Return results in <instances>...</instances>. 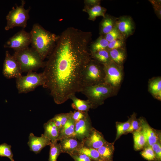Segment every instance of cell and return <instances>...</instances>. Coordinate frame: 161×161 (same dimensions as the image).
I'll use <instances>...</instances> for the list:
<instances>
[{
  "label": "cell",
  "instance_id": "7a4b0ae2",
  "mask_svg": "<svg viewBox=\"0 0 161 161\" xmlns=\"http://www.w3.org/2000/svg\"><path fill=\"white\" fill-rule=\"evenodd\" d=\"M30 33L31 47L44 61L52 51L59 35L46 30L38 23L34 24Z\"/></svg>",
  "mask_w": 161,
  "mask_h": 161
},
{
  "label": "cell",
  "instance_id": "f35d334b",
  "mask_svg": "<svg viewBox=\"0 0 161 161\" xmlns=\"http://www.w3.org/2000/svg\"><path fill=\"white\" fill-rule=\"evenodd\" d=\"M70 156L75 161H93L86 155L77 152Z\"/></svg>",
  "mask_w": 161,
  "mask_h": 161
},
{
  "label": "cell",
  "instance_id": "4316f807",
  "mask_svg": "<svg viewBox=\"0 0 161 161\" xmlns=\"http://www.w3.org/2000/svg\"><path fill=\"white\" fill-rule=\"evenodd\" d=\"M109 42L104 38L100 36L91 45L89 50L90 53L101 50L107 49Z\"/></svg>",
  "mask_w": 161,
  "mask_h": 161
},
{
  "label": "cell",
  "instance_id": "6da1fadb",
  "mask_svg": "<svg viewBox=\"0 0 161 161\" xmlns=\"http://www.w3.org/2000/svg\"><path fill=\"white\" fill-rule=\"evenodd\" d=\"M92 35L90 32L68 27L59 35L48 56L42 72L43 87L49 90L57 104L80 92L83 71L92 59L89 45Z\"/></svg>",
  "mask_w": 161,
  "mask_h": 161
},
{
  "label": "cell",
  "instance_id": "e575fe53",
  "mask_svg": "<svg viewBox=\"0 0 161 161\" xmlns=\"http://www.w3.org/2000/svg\"><path fill=\"white\" fill-rule=\"evenodd\" d=\"M151 148L155 155L156 160L157 161H161V140L153 145Z\"/></svg>",
  "mask_w": 161,
  "mask_h": 161
},
{
  "label": "cell",
  "instance_id": "d4e9b609",
  "mask_svg": "<svg viewBox=\"0 0 161 161\" xmlns=\"http://www.w3.org/2000/svg\"><path fill=\"white\" fill-rule=\"evenodd\" d=\"M108 51L111 61L118 65L122 66L126 57L123 48L113 49Z\"/></svg>",
  "mask_w": 161,
  "mask_h": 161
},
{
  "label": "cell",
  "instance_id": "d590c367",
  "mask_svg": "<svg viewBox=\"0 0 161 161\" xmlns=\"http://www.w3.org/2000/svg\"><path fill=\"white\" fill-rule=\"evenodd\" d=\"M124 41L123 39H117L109 42L107 47V49L122 48L124 45Z\"/></svg>",
  "mask_w": 161,
  "mask_h": 161
},
{
  "label": "cell",
  "instance_id": "8d00e7d4",
  "mask_svg": "<svg viewBox=\"0 0 161 161\" xmlns=\"http://www.w3.org/2000/svg\"><path fill=\"white\" fill-rule=\"evenodd\" d=\"M89 116L88 112L75 110L72 112V117L76 123Z\"/></svg>",
  "mask_w": 161,
  "mask_h": 161
},
{
  "label": "cell",
  "instance_id": "5b68a950",
  "mask_svg": "<svg viewBox=\"0 0 161 161\" xmlns=\"http://www.w3.org/2000/svg\"><path fill=\"white\" fill-rule=\"evenodd\" d=\"M105 78L103 65L92 58L82 73V89L105 82Z\"/></svg>",
  "mask_w": 161,
  "mask_h": 161
},
{
  "label": "cell",
  "instance_id": "d6a6232c",
  "mask_svg": "<svg viewBox=\"0 0 161 161\" xmlns=\"http://www.w3.org/2000/svg\"><path fill=\"white\" fill-rule=\"evenodd\" d=\"M141 156L148 161L156 160L155 155L151 146H147L140 153Z\"/></svg>",
  "mask_w": 161,
  "mask_h": 161
},
{
  "label": "cell",
  "instance_id": "277c9868",
  "mask_svg": "<svg viewBox=\"0 0 161 161\" xmlns=\"http://www.w3.org/2000/svg\"><path fill=\"white\" fill-rule=\"evenodd\" d=\"M19 63L22 72H29L44 67L46 62L31 47L15 52L13 55Z\"/></svg>",
  "mask_w": 161,
  "mask_h": 161
},
{
  "label": "cell",
  "instance_id": "4dcf8cb0",
  "mask_svg": "<svg viewBox=\"0 0 161 161\" xmlns=\"http://www.w3.org/2000/svg\"><path fill=\"white\" fill-rule=\"evenodd\" d=\"M11 146L4 143L0 145V156L8 158L11 161H14L13 154L11 149Z\"/></svg>",
  "mask_w": 161,
  "mask_h": 161
},
{
  "label": "cell",
  "instance_id": "44dd1931",
  "mask_svg": "<svg viewBox=\"0 0 161 161\" xmlns=\"http://www.w3.org/2000/svg\"><path fill=\"white\" fill-rule=\"evenodd\" d=\"M116 20L112 16L106 14L100 24V35H105L111 31L115 26Z\"/></svg>",
  "mask_w": 161,
  "mask_h": 161
},
{
  "label": "cell",
  "instance_id": "7c38bea8",
  "mask_svg": "<svg viewBox=\"0 0 161 161\" xmlns=\"http://www.w3.org/2000/svg\"><path fill=\"white\" fill-rule=\"evenodd\" d=\"M106 141L102 134L93 127L88 136L82 141L83 146L96 149L101 147Z\"/></svg>",
  "mask_w": 161,
  "mask_h": 161
},
{
  "label": "cell",
  "instance_id": "b9f144b4",
  "mask_svg": "<svg viewBox=\"0 0 161 161\" xmlns=\"http://www.w3.org/2000/svg\"><path fill=\"white\" fill-rule=\"evenodd\" d=\"M52 119L53 120L55 124L58 127L60 131L63 127L61 122L58 119L54 117Z\"/></svg>",
  "mask_w": 161,
  "mask_h": 161
},
{
  "label": "cell",
  "instance_id": "ab89813d",
  "mask_svg": "<svg viewBox=\"0 0 161 161\" xmlns=\"http://www.w3.org/2000/svg\"><path fill=\"white\" fill-rule=\"evenodd\" d=\"M152 4L153 6L155 12L157 16L161 18V4L160 1H151Z\"/></svg>",
  "mask_w": 161,
  "mask_h": 161
},
{
  "label": "cell",
  "instance_id": "9a60e30c",
  "mask_svg": "<svg viewBox=\"0 0 161 161\" xmlns=\"http://www.w3.org/2000/svg\"><path fill=\"white\" fill-rule=\"evenodd\" d=\"M60 141L62 153H66L70 155L77 152L83 146V142L75 137L63 139Z\"/></svg>",
  "mask_w": 161,
  "mask_h": 161
},
{
  "label": "cell",
  "instance_id": "ba28073f",
  "mask_svg": "<svg viewBox=\"0 0 161 161\" xmlns=\"http://www.w3.org/2000/svg\"><path fill=\"white\" fill-rule=\"evenodd\" d=\"M103 66L105 73V82L117 88L123 78L122 66L118 65L112 61Z\"/></svg>",
  "mask_w": 161,
  "mask_h": 161
},
{
  "label": "cell",
  "instance_id": "9c48e42d",
  "mask_svg": "<svg viewBox=\"0 0 161 161\" xmlns=\"http://www.w3.org/2000/svg\"><path fill=\"white\" fill-rule=\"evenodd\" d=\"M31 40L30 32L22 29L10 38L4 46V48L12 49L15 52L18 51L28 47Z\"/></svg>",
  "mask_w": 161,
  "mask_h": 161
},
{
  "label": "cell",
  "instance_id": "603a6c76",
  "mask_svg": "<svg viewBox=\"0 0 161 161\" xmlns=\"http://www.w3.org/2000/svg\"><path fill=\"white\" fill-rule=\"evenodd\" d=\"M106 9L100 5L93 6L89 8H84L83 11L87 13L88 19L94 21L97 17L102 16L104 17L106 15Z\"/></svg>",
  "mask_w": 161,
  "mask_h": 161
},
{
  "label": "cell",
  "instance_id": "7402d4cb",
  "mask_svg": "<svg viewBox=\"0 0 161 161\" xmlns=\"http://www.w3.org/2000/svg\"><path fill=\"white\" fill-rule=\"evenodd\" d=\"M69 99L72 101L71 106L75 110L88 112L90 109L91 105L88 100H84L77 98L75 95L70 96Z\"/></svg>",
  "mask_w": 161,
  "mask_h": 161
},
{
  "label": "cell",
  "instance_id": "1f68e13d",
  "mask_svg": "<svg viewBox=\"0 0 161 161\" xmlns=\"http://www.w3.org/2000/svg\"><path fill=\"white\" fill-rule=\"evenodd\" d=\"M109 42L117 39H124V38L116 26L109 32L103 36Z\"/></svg>",
  "mask_w": 161,
  "mask_h": 161
},
{
  "label": "cell",
  "instance_id": "484cf974",
  "mask_svg": "<svg viewBox=\"0 0 161 161\" xmlns=\"http://www.w3.org/2000/svg\"><path fill=\"white\" fill-rule=\"evenodd\" d=\"M90 54L92 58L103 65L112 61L107 49L99 51Z\"/></svg>",
  "mask_w": 161,
  "mask_h": 161
},
{
  "label": "cell",
  "instance_id": "2e32d148",
  "mask_svg": "<svg viewBox=\"0 0 161 161\" xmlns=\"http://www.w3.org/2000/svg\"><path fill=\"white\" fill-rule=\"evenodd\" d=\"M29 139L27 144L30 150L36 154L40 153L46 146L49 145L51 142L43 134L41 137H38L32 133L30 134Z\"/></svg>",
  "mask_w": 161,
  "mask_h": 161
},
{
  "label": "cell",
  "instance_id": "ffe728a7",
  "mask_svg": "<svg viewBox=\"0 0 161 161\" xmlns=\"http://www.w3.org/2000/svg\"><path fill=\"white\" fill-rule=\"evenodd\" d=\"M148 91L155 98L161 100V78L156 77L150 79L148 84Z\"/></svg>",
  "mask_w": 161,
  "mask_h": 161
},
{
  "label": "cell",
  "instance_id": "d6986e66",
  "mask_svg": "<svg viewBox=\"0 0 161 161\" xmlns=\"http://www.w3.org/2000/svg\"><path fill=\"white\" fill-rule=\"evenodd\" d=\"M75 123L71 116L63 126L60 132L58 141L65 138L75 137Z\"/></svg>",
  "mask_w": 161,
  "mask_h": 161
},
{
  "label": "cell",
  "instance_id": "60d3db41",
  "mask_svg": "<svg viewBox=\"0 0 161 161\" xmlns=\"http://www.w3.org/2000/svg\"><path fill=\"white\" fill-rule=\"evenodd\" d=\"M100 1L98 0H86L84 2V8H89L94 6L100 5Z\"/></svg>",
  "mask_w": 161,
  "mask_h": 161
},
{
  "label": "cell",
  "instance_id": "cb8c5ba5",
  "mask_svg": "<svg viewBox=\"0 0 161 161\" xmlns=\"http://www.w3.org/2000/svg\"><path fill=\"white\" fill-rule=\"evenodd\" d=\"M134 148L136 151H139L143 149L146 146V141L140 128L132 132Z\"/></svg>",
  "mask_w": 161,
  "mask_h": 161
},
{
  "label": "cell",
  "instance_id": "5bb4252c",
  "mask_svg": "<svg viewBox=\"0 0 161 161\" xmlns=\"http://www.w3.org/2000/svg\"><path fill=\"white\" fill-rule=\"evenodd\" d=\"M93 127L89 116L75 123V137L82 141L89 135Z\"/></svg>",
  "mask_w": 161,
  "mask_h": 161
},
{
  "label": "cell",
  "instance_id": "ac0fdd59",
  "mask_svg": "<svg viewBox=\"0 0 161 161\" xmlns=\"http://www.w3.org/2000/svg\"><path fill=\"white\" fill-rule=\"evenodd\" d=\"M100 154L101 161H113L114 148L113 143L107 141L97 149Z\"/></svg>",
  "mask_w": 161,
  "mask_h": 161
},
{
  "label": "cell",
  "instance_id": "8fae6325",
  "mask_svg": "<svg viewBox=\"0 0 161 161\" xmlns=\"http://www.w3.org/2000/svg\"><path fill=\"white\" fill-rule=\"evenodd\" d=\"M140 128L146 141L147 146H151L161 140V135L155 130L151 128L143 118L138 119Z\"/></svg>",
  "mask_w": 161,
  "mask_h": 161
},
{
  "label": "cell",
  "instance_id": "836d02e7",
  "mask_svg": "<svg viewBox=\"0 0 161 161\" xmlns=\"http://www.w3.org/2000/svg\"><path fill=\"white\" fill-rule=\"evenodd\" d=\"M131 120L129 127L126 134L132 133L138 130L140 128V122L138 119H136L135 114H133L131 116Z\"/></svg>",
  "mask_w": 161,
  "mask_h": 161
},
{
  "label": "cell",
  "instance_id": "74e56055",
  "mask_svg": "<svg viewBox=\"0 0 161 161\" xmlns=\"http://www.w3.org/2000/svg\"><path fill=\"white\" fill-rule=\"evenodd\" d=\"M72 112L71 111L69 113L58 114L55 116L54 117L60 121L63 127L72 116Z\"/></svg>",
  "mask_w": 161,
  "mask_h": 161
},
{
  "label": "cell",
  "instance_id": "3957f363",
  "mask_svg": "<svg viewBox=\"0 0 161 161\" xmlns=\"http://www.w3.org/2000/svg\"><path fill=\"white\" fill-rule=\"evenodd\" d=\"M117 90V88L104 82L83 87L80 92L87 97L91 109H95L103 104L106 99L116 94Z\"/></svg>",
  "mask_w": 161,
  "mask_h": 161
},
{
  "label": "cell",
  "instance_id": "f1b7e54d",
  "mask_svg": "<svg viewBox=\"0 0 161 161\" xmlns=\"http://www.w3.org/2000/svg\"><path fill=\"white\" fill-rule=\"evenodd\" d=\"M49 145L50 149L49 161H57L58 157L62 153L60 144L57 141H51Z\"/></svg>",
  "mask_w": 161,
  "mask_h": 161
},
{
  "label": "cell",
  "instance_id": "f546056e",
  "mask_svg": "<svg viewBox=\"0 0 161 161\" xmlns=\"http://www.w3.org/2000/svg\"><path fill=\"white\" fill-rule=\"evenodd\" d=\"M131 118L124 122H117L116 123V135L115 141L118 139L123 134H126L129 129Z\"/></svg>",
  "mask_w": 161,
  "mask_h": 161
},
{
  "label": "cell",
  "instance_id": "e0dca14e",
  "mask_svg": "<svg viewBox=\"0 0 161 161\" xmlns=\"http://www.w3.org/2000/svg\"><path fill=\"white\" fill-rule=\"evenodd\" d=\"M44 136L51 142L58 141L60 131L51 119L44 125Z\"/></svg>",
  "mask_w": 161,
  "mask_h": 161
},
{
  "label": "cell",
  "instance_id": "83f0119b",
  "mask_svg": "<svg viewBox=\"0 0 161 161\" xmlns=\"http://www.w3.org/2000/svg\"><path fill=\"white\" fill-rule=\"evenodd\" d=\"M77 152L86 155L93 161H101L97 149L83 146Z\"/></svg>",
  "mask_w": 161,
  "mask_h": 161
},
{
  "label": "cell",
  "instance_id": "30bf717a",
  "mask_svg": "<svg viewBox=\"0 0 161 161\" xmlns=\"http://www.w3.org/2000/svg\"><path fill=\"white\" fill-rule=\"evenodd\" d=\"M22 72L20 65L14 56L6 51L2 70L4 76L8 79L16 78L22 75Z\"/></svg>",
  "mask_w": 161,
  "mask_h": 161
},
{
  "label": "cell",
  "instance_id": "4fadbf2b",
  "mask_svg": "<svg viewBox=\"0 0 161 161\" xmlns=\"http://www.w3.org/2000/svg\"><path fill=\"white\" fill-rule=\"evenodd\" d=\"M115 26L124 38L132 35L134 30L133 20L129 16H123L117 19Z\"/></svg>",
  "mask_w": 161,
  "mask_h": 161
},
{
  "label": "cell",
  "instance_id": "52a82bcc",
  "mask_svg": "<svg viewBox=\"0 0 161 161\" xmlns=\"http://www.w3.org/2000/svg\"><path fill=\"white\" fill-rule=\"evenodd\" d=\"M45 78L43 73L34 72H28L16 78V86L19 93H26L34 90L37 87L43 86Z\"/></svg>",
  "mask_w": 161,
  "mask_h": 161
},
{
  "label": "cell",
  "instance_id": "8992f818",
  "mask_svg": "<svg viewBox=\"0 0 161 161\" xmlns=\"http://www.w3.org/2000/svg\"><path fill=\"white\" fill-rule=\"evenodd\" d=\"M25 1L21 0V4L16 7H13L6 16L7 24L5 27L6 30H8L15 27L25 28L30 18L29 12L30 7L27 9L24 7Z\"/></svg>",
  "mask_w": 161,
  "mask_h": 161
}]
</instances>
